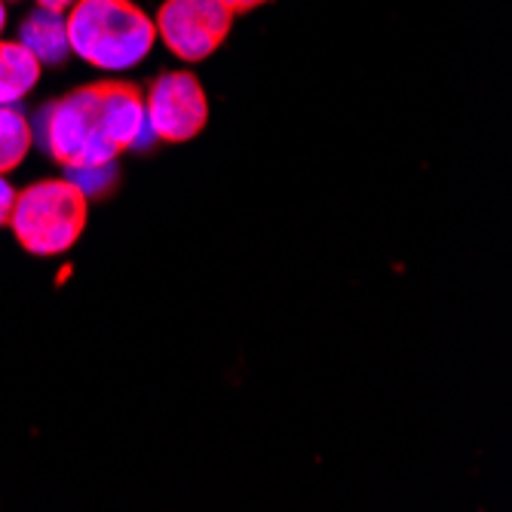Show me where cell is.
<instances>
[{"instance_id": "4fadbf2b", "label": "cell", "mask_w": 512, "mask_h": 512, "mask_svg": "<svg viewBox=\"0 0 512 512\" xmlns=\"http://www.w3.org/2000/svg\"><path fill=\"white\" fill-rule=\"evenodd\" d=\"M4 4H7V0H4Z\"/></svg>"}, {"instance_id": "8fae6325", "label": "cell", "mask_w": 512, "mask_h": 512, "mask_svg": "<svg viewBox=\"0 0 512 512\" xmlns=\"http://www.w3.org/2000/svg\"><path fill=\"white\" fill-rule=\"evenodd\" d=\"M77 0H37V7L46 10V13H56V16H65Z\"/></svg>"}, {"instance_id": "3957f363", "label": "cell", "mask_w": 512, "mask_h": 512, "mask_svg": "<svg viewBox=\"0 0 512 512\" xmlns=\"http://www.w3.org/2000/svg\"><path fill=\"white\" fill-rule=\"evenodd\" d=\"M86 215V194L71 178H43L16 194L7 227H13L16 243L28 255L53 258L77 246L86 227Z\"/></svg>"}, {"instance_id": "6da1fadb", "label": "cell", "mask_w": 512, "mask_h": 512, "mask_svg": "<svg viewBox=\"0 0 512 512\" xmlns=\"http://www.w3.org/2000/svg\"><path fill=\"white\" fill-rule=\"evenodd\" d=\"M145 129V92L138 83H86L43 108L46 154L65 169L114 163Z\"/></svg>"}, {"instance_id": "9c48e42d", "label": "cell", "mask_w": 512, "mask_h": 512, "mask_svg": "<svg viewBox=\"0 0 512 512\" xmlns=\"http://www.w3.org/2000/svg\"><path fill=\"white\" fill-rule=\"evenodd\" d=\"M16 188L13 184L0 175V227H7L10 224V215H13V206H16Z\"/></svg>"}, {"instance_id": "30bf717a", "label": "cell", "mask_w": 512, "mask_h": 512, "mask_svg": "<svg viewBox=\"0 0 512 512\" xmlns=\"http://www.w3.org/2000/svg\"><path fill=\"white\" fill-rule=\"evenodd\" d=\"M218 4L224 10H230L234 16H240V13H249V10H258V7L270 4V0H218Z\"/></svg>"}, {"instance_id": "277c9868", "label": "cell", "mask_w": 512, "mask_h": 512, "mask_svg": "<svg viewBox=\"0 0 512 512\" xmlns=\"http://www.w3.org/2000/svg\"><path fill=\"white\" fill-rule=\"evenodd\" d=\"M145 123L160 142L184 145L209 123L206 89L191 71H163L145 96Z\"/></svg>"}, {"instance_id": "8992f818", "label": "cell", "mask_w": 512, "mask_h": 512, "mask_svg": "<svg viewBox=\"0 0 512 512\" xmlns=\"http://www.w3.org/2000/svg\"><path fill=\"white\" fill-rule=\"evenodd\" d=\"M19 40L34 53V59L40 65L50 68H62L71 56V43H68V25L65 16L46 13V10H34L22 19L19 25Z\"/></svg>"}, {"instance_id": "ba28073f", "label": "cell", "mask_w": 512, "mask_h": 512, "mask_svg": "<svg viewBox=\"0 0 512 512\" xmlns=\"http://www.w3.org/2000/svg\"><path fill=\"white\" fill-rule=\"evenodd\" d=\"M34 132L28 117L13 108V105H0V175L13 172L31 151Z\"/></svg>"}, {"instance_id": "52a82bcc", "label": "cell", "mask_w": 512, "mask_h": 512, "mask_svg": "<svg viewBox=\"0 0 512 512\" xmlns=\"http://www.w3.org/2000/svg\"><path fill=\"white\" fill-rule=\"evenodd\" d=\"M40 62L22 40H0V105H16L40 80Z\"/></svg>"}, {"instance_id": "7c38bea8", "label": "cell", "mask_w": 512, "mask_h": 512, "mask_svg": "<svg viewBox=\"0 0 512 512\" xmlns=\"http://www.w3.org/2000/svg\"><path fill=\"white\" fill-rule=\"evenodd\" d=\"M7 28V7H4V0H0V34H4Z\"/></svg>"}, {"instance_id": "7a4b0ae2", "label": "cell", "mask_w": 512, "mask_h": 512, "mask_svg": "<svg viewBox=\"0 0 512 512\" xmlns=\"http://www.w3.org/2000/svg\"><path fill=\"white\" fill-rule=\"evenodd\" d=\"M71 53L102 71L142 65L154 43V19L132 0H77L65 13Z\"/></svg>"}, {"instance_id": "5b68a950", "label": "cell", "mask_w": 512, "mask_h": 512, "mask_svg": "<svg viewBox=\"0 0 512 512\" xmlns=\"http://www.w3.org/2000/svg\"><path fill=\"white\" fill-rule=\"evenodd\" d=\"M234 13L218 0H166L157 10V37L181 62H203L227 40Z\"/></svg>"}]
</instances>
